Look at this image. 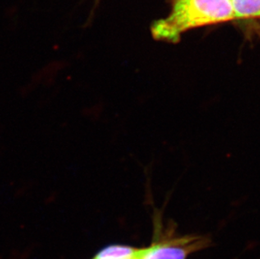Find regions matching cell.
Masks as SVG:
<instances>
[{"mask_svg": "<svg viewBox=\"0 0 260 259\" xmlns=\"http://www.w3.org/2000/svg\"><path fill=\"white\" fill-rule=\"evenodd\" d=\"M233 19V0H175L170 15L152 24V33L156 39L176 42L189 29Z\"/></svg>", "mask_w": 260, "mask_h": 259, "instance_id": "6da1fadb", "label": "cell"}, {"mask_svg": "<svg viewBox=\"0 0 260 259\" xmlns=\"http://www.w3.org/2000/svg\"><path fill=\"white\" fill-rule=\"evenodd\" d=\"M210 244L207 237L177 236L174 232L155 228L154 238L148 247L138 248V259H187L189 255L205 249Z\"/></svg>", "mask_w": 260, "mask_h": 259, "instance_id": "7a4b0ae2", "label": "cell"}, {"mask_svg": "<svg viewBox=\"0 0 260 259\" xmlns=\"http://www.w3.org/2000/svg\"><path fill=\"white\" fill-rule=\"evenodd\" d=\"M138 251V248L126 245H109L100 250L93 259H133Z\"/></svg>", "mask_w": 260, "mask_h": 259, "instance_id": "3957f363", "label": "cell"}, {"mask_svg": "<svg viewBox=\"0 0 260 259\" xmlns=\"http://www.w3.org/2000/svg\"><path fill=\"white\" fill-rule=\"evenodd\" d=\"M236 18H260V0H233Z\"/></svg>", "mask_w": 260, "mask_h": 259, "instance_id": "277c9868", "label": "cell"}, {"mask_svg": "<svg viewBox=\"0 0 260 259\" xmlns=\"http://www.w3.org/2000/svg\"><path fill=\"white\" fill-rule=\"evenodd\" d=\"M100 1H101V0H93V10H96V7H97V5H99V3H100Z\"/></svg>", "mask_w": 260, "mask_h": 259, "instance_id": "5b68a950", "label": "cell"}]
</instances>
